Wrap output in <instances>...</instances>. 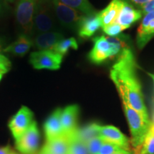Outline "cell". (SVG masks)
<instances>
[{
    "label": "cell",
    "instance_id": "1",
    "mask_svg": "<svg viewBox=\"0 0 154 154\" xmlns=\"http://www.w3.org/2000/svg\"><path fill=\"white\" fill-rule=\"evenodd\" d=\"M136 62L130 48L123 50L110 70V78L121 99L128 102L146 121L151 122L136 73Z\"/></svg>",
    "mask_w": 154,
    "mask_h": 154
},
{
    "label": "cell",
    "instance_id": "2",
    "mask_svg": "<svg viewBox=\"0 0 154 154\" xmlns=\"http://www.w3.org/2000/svg\"><path fill=\"white\" fill-rule=\"evenodd\" d=\"M94 47L88 54V59L95 64H100L108 59L119 57L126 46V36L119 35L115 37L105 36L93 38Z\"/></svg>",
    "mask_w": 154,
    "mask_h": 154
},
{
    "label": "cell",
    "instance_id": "3",
    "mask_svg": "<svg viewBox=\"0 0 154 154\" xmlns=\"http://www.w3.org/2000/svg\"><path fill=\"white\" fill-rule=\"evenodd\" d=\"M121 99L131 134V143L134 149H136L143 144L152 122L146 121L137 111L133 109L128 104L126 100L124 99Z\"/></svg>",
    "mask_w": 154,
    "mask_h": 154
},
{
    "label": "cell",
    "instance_id": "4",
    "mask_svg": "<svg viewBox=\"0 0 154 154\" xmlns=\"http://www.w3.org/2000/svg\"><path fill=\"white\" fill-rule=\"evenodd\" d=\"M51 0H38L34 17L33 30L41 34L54 28V19L49 2Z\"/></svg>",
    "mask_w": 154,
    "mask_h": 154
},
{
    "label": "cell",
    "instance_id": "5",
    "mask_svg": "<svg viewBox=\"0 0 154 154\" xmlns=\"http://www.w3.org/2000/svg\"><path fill=\"white\" fill-rule=\"evenodd\" d=\"M38 0H19L15 10L16 18L19 26L26 35L33 31L34 17Z\"/></svg>",
    "mask_w": 154,
    "mask_h": 154
},
{
    "label": "cell",
    "instance_id": "6",
    "mask_svg": "<svg viewBox=\"0 0 154 154\" xmlns=\"http://www.w3.org/2000/svg\"><path fill=\"white\" fill-rule=\"evenodd\" d=\"M52 6L56 16L61 25L69 29L77 30L85 15L60 2L59 0H52Z\"/></svg>",
    "mask_w": 154,
    "mask_h": 154
},
{
    "label": "cell",
    "instance_id": "7",
    "mask_svg": "<svg viewBox=\"0 0 154 154\" xmlns=\"http://www.w3.org/2000/svg\"><path fill=\"white\" fill-rule=\"evenodd\" d=\"M62 59L63 56L53 50H44L31 54L29 61L36 69L57 70L60 68Z\"/></svg>",
    "mask_w": 154,
    "mask_h": 154
},
{
    "label": "cell",
    "instance_id": "8",
    "mask_svg": "<svg viewBox=\"0 0 154 154\" xmlns=\"http://www.w3.org/2000/svg\"><path fill=\"white\" fill-rule=\"evenodd\" d=\"M34 121V113L28 107L23 106L11 117L9 128L15 140L18 139L29 128Z\"/></svg>",
    "mask_w": 154,
    "mask_h": 154
},
{
    "label": "cell",
    "instance_id": "9",
    "mask_svg": "<svg viewBox=\"0 0 154 154\" xmlns=\"http://www.w3.org/2000/svg\"><path fill=\"white\" fill-rule=\"evenodd\" d=\"M39 142V131L37 124L33 121L28 130L16 140V148L22 154H34L37 151Z\"/></svg>",
    "mask_w": 154,
    "mask_h": 154
},
{
    "label": "cell",
    "instance_id": "10",
    "mask_svg": "<svg viewBox=\"0 0 154 154\" xmlns=\"http://www.w3.org/2000/svg\"><path fill=\"white\" fill-rule=\"evenodd\" d=\"M98 132L99 137L104 141L115 144L126 151L131 150V143L129 138L116 127L110 125L101 126L99 124Z\"/></svg>",
    "mask_w": 154,
    "mask_h": 154
},
{
    "label": "cell",
    "instance_id": "11",
    "mask_svg": "<svg viewBox=\"0 0 154 154\" xmlns=\"http://www.w3.org/2000/svg\"><path fill=\"white\" fill-rule=\"evenodd\" d=\"M154 37V11L144 14L137 30L136 44L139 49H143L146 45Z\"/></svg>",
    "mask_w": 154,
    "mask_h": 154
},
{
    "label": "cell",
    "instance_id": "12",
    "mask_svg": "<svg viewBox=\"0 0 154 154\" xmlns=\"http://www.w3.org/2000/svg\"><path fill=\"white\" fill-rule=\"evenodd\" d=\"M143 14L139 9L135 8L130 4L124 0L122 7L117 17L116 22L120 24L125 30L132 26L134 23L142 18Z\"/></svg>",
    "mask_w": 154,
    "mask_h": 154
},
{
    "label": "cell",
    "instance_id": "13",
    "mask_svg": "<svg viewBox=\"0 0 154 154\" xmlns=\"http://www.w3.org/2000/svg\"><path fill=\"white\" fill-rule=\"evenodd\" d=\"M62 109L58 108L49 116L44 123V132L47 140H51L64 135L61 121Z\"/></svg>",
    "mask_w": 154,
    "mask_h": 154
},
{
    "label": "cell",
    "instance_id": "14",
    "mask_svg": "<svg viewBox=\"0 0 154 154\" xmlns=\"http://www.w3.org/2000/svg\"><path fill=\"white\" fill-rule=\"evenodd\" d=\"M79 113V106L76 104L67 106L62 109L61 121L63 134L65 135H69L78 128L77 121H78Z\"/></svg>",
    "mask_w": 154,
    "mask_h": 154
},
{
    "label": "cell",
    "instance_id": "15",
    "mask_svg": "<svg viewBox=\"0 0 154 154\" xmlns=\"http://www.w3.org/2000/svg\"><path fill=\"white\" fill-rule=\"evenodd\" d=\"M101 27V23L98 13L93 16H84L79 25L77 32L82 38H91Z\"/></svg>",
    "mask_w": 154,
    "mask_h": 154
},
{
    "label": "cell",
    "instance_id": "16",
    "mask_svg": "<svg viewBox=\"0 0 154 154\" xmlns=\"http://www.w3.org/2000/svg\"><path fill=\"white\" fill-rule=\"evenodd\" d=\"M63 35L60 32H47L38 34L34 39V45L39 51L53 50L58 42L63 39Z\"/></svg>",
    "mask_w": 154,
    "mask_h": 154
},
{
    "label": "cell",
    "instance_id": "17",
    "mask_svg": "<svg viewBox=\"0 0 154 154\" xmlns=\"http://www.w3.org/2000/svg\"><path fill=\"white\" fill-rule=\"evenodd\" d=\"M124 0H112L106 8L98 12L101 23V28L112 24L116 21Z\"/></svg>",
    "mask_w": 154,
    "mask_h": 154
},
{
    "label": "cell",
    "instance_id": "18",
    "mask_svg": "<svg viewBox=\"0 0 154 154\" xmlns=\"http://www.w3.org/2000/svg\"><path fill=\"white\" fill-rule=\"evenodd\" d=\"M69 135L64 134L55 139L47 140L42 151L50 154H69Z\"/></svg>",
    "mask_w": 154,
    "mask_h": 154
},
{
    "label": "cell",
    "instance_id": "19",
    "mask_svg": "<svg viewBox=\"0 0 154 154\" xmlns=\"http://www.w3.org/2000/svg\"><path fill=\"white\" fill-rule=\"evenodd\" d=\"M34 42L26 34H22L8 47L4 49V52L10 53L17 57H24L29 51Z\"/></svg>",
    "mask_w": 154,
    "mask_h": 154
},
{
    "label": "cell",
    "instance_id": "20",
    "mask_svg": "<svg viewBox=\"0 0 154 154\" xmlns=\"http://www.w3.org/2000/svg\"><path fill=\"white\" fill-rule=\"evenodd\" d=\"M59 1L71 8L79 11L85 16H93L98 13L94 9L91 3L88 2V0H59Z\"/></svg>",
    "mask_w": 154,
    "mask_h": 154
},
{
    "label": "cell",
    "instance_id": "21",
    "mask_svg": "<svg viewBox=\"0 0 154 154\" xmlns=\"http://www.w3.org/2000/svg\"><path fill=\"white\" fill-rule=\"evenodd\" d=\"M76 130L69 135V154H90L86 143L77 136Z\"/></svg>",
    "mask_w": 154,
    "mask_h": 154
},
{
    "label": "cell",
    "instance_id": "22",
    "mask_svg": "<svg viewBox=\"0 0 154 154\" xmlns=\"http://www.w3.org/2000/svg\"><path fill=\"white\" fill-rule=\"evenodd\" d=\"M78 42L74 37H70L68 38H63L56 44L53 51L61 56L66 55L70 49H78Z\"/></svg>",
    "mask_w": 154,
    "mask_h": 154
},
{
    "label": "cell",
    "instance_id": "23",
    "mask_svg": "<svg viewBox=\"0 0 154 154\" xmlns=\"http://www.w3.org/2000/svg\"><path fill=\"white\" fill-rule=\"evenodd\" d=\"M98 126H99V124L93 123V124L88 125L84 128H78L76 130L77 136L86 143L88 140L91 138L96 137V136H99Z\"/></svg>",
    "mask_w": 154,
    "mask_h": 154
},
{
    "label": "cell",
    "instance_id": "24",
    "mask_svg": "<svg viewBox=\"0 0 154 154\" xmlns=\"http://www.w3.org/2000/svg\"><path fill=\"white\" fill-rule=\"evenodd\" d=\"M141 149L144 154H154V121L151 123L149 131L141 145Z\"/></svg>",
    "mask_w": 154,
    "mask_h": 154
},
{
    "label": "cell",
    "instance_id": "25",
    "mask_svg": "<svg viewBox=\"0 0 154 154\" xmlns=\"http://www.w3.org/2000/svg\"><path fill=\"white\" fill-rule=\"evenodd\" d=\"M104 140L101 139L99 136H96L86 142V145L90 154H98L103 145Z\"/></svg>",
    "mask_w": 154,
    "mask_h": 154
},
{
    "label": "cell",
    "instance_id": "26",
    "mask_svg": "<svg viewBox=\"0 0 154 154\" xmlns=\"http://www.w3.org/2000/svg\"><path fill=\"white\" fill-rule=\"evenodd\" d=\"M102 29L106 34H107L109 36H111V37L119 36L121 34V32L125 30L120 24H119L116 22L108 25V26H104V27H102Z\"/></svg>",
    "mask_w": 154,
    "mask_h": 154
},
{
    "label": "cell",
    "instance_id": "27",
    "mask_svg": "<svg viewBox=\"0 0 154 154\" xmlns=\"http://www.w3.org/2000/svg\"><path fill=\"white\" fill-rule=\"evenodd\" d=\"M124 150L121 149L119 146L115 145L113 143H109V142H103V145L101 146L100 151L98 154H113L116 152Z\"/></svg>",
    "mask_w": 154,
    "mask_h": 154
},
{
    "label": "cell",
    "instance_id": "28",
    "mask_svg": "<svg viewBox=\"0 0 154 154\" xmlns=\"http://www.w3.org/2000/svg\"><path fill=\"white\" fill-rule=\"evenodd\" d=\"M3 52L4 49L0 42V71L5 74L10 70L11 63L8 58L3 54Z\"/></svg>",
    "mask_w": 154,
    "mask_h": 154
},
{
    "label": "cell",
    "instance_id": "29",
    "mask_svg": "<svg viewBox=\"0 0 154 154\" xmlns=\"http://www.w3.org/2000/svg\"><path fill=\"white\" fill-rule=\"evenodd\" d=\"M140 10L143 15L147 14V13L151 12V11H154V0H150L149 2L144 5L140 9Z\"/></svg>",
    "mask_w": 154,
    "mask_h": 154
},
{
    "label": "cell",
    "instance_id": "30",
    "mask_svg": "<svg viewBox=\"0 0 154 154\" xmlns=\"http://www.w3.org/2000/svg\"><path fill=\"white\" fill-rule=\"evenodd\" d=\"M125 2L130 4L131 5H132L133 7H134L135 8L139 9L141 8L144 5H146V3L149 2L150 0H124Z\"/></svg>",
    "mask_w": 154,
    "mask_h": 154
},
{
    "label": "cell",
    "instance_id": "31",
    "mask_svg": "<svg viewBox=\"0 0 154 154\" xmlns=\"http://www.w3.org/2000/svg\"><path fill=\"white\" fill-rule=\"evenodd\" d=\"M13 151L9 146L0 148V154H11Z\"/></svg>",
    "mask_w": 154,
    "mask_h": 154
},
{
    "label": "cell",
    "instance_id": "32",
    "mask_svg": "<svg viewBox=\"0 0 154 154\" xmlns=\"http://www.w3.org/2000/svg\"><path fill=\"white\" fill-rule=\"evenodd\" d=\"M113 154H134V151H133V150H130V151L122 150V151L116 152Z\"/></svg>",
    "mask_w": 154,
    "mask_h": 154
},
{
    "label": "cell",
    "instance_id": "33",
    "mask_svg": "<svg viewBox=\"0 0 154 154\" xmlns=\"http://www.w3.org/2000/svg\"><path fill=\"white\" fill-rule=\"evenodd\" d=\"M134 154H144L141 149V146H138L136 149H134Z\"/></svg>",
    "mask_w": 154,
    "mask_h": 154
},
{
    "label": "cell",
    "instance_id": "34",
    "mask_svg": "<svg viewBox=\"0 0 154 154\" xmlns=\"http://www.w3.org/2000/svg\"><path fill=\"white\" fill-rule=\"evenodd\" d=\"M4 10V2L3 0H0V14Z\"/></svg>",
    "mask_w": 154,
    "mask_h": 154
},
{
    "label": "cell",
    "instance_id": "35",
    "mask_svg": "<svg viewBox=\"0 0 154 154\" xmlns=\"http://www.w3.org/2000/svg\"><path fill=\"white\" fill-rule=\"evenodd\" d=\"M148 75L150 76V77L151 78V79L153 80V86H154V74H151V73H147Z\"/></svg>",
    "mask_w": 154,
    "mask_h": 154
},
{
    "label": "cell",
    "instance_id": "36",
    "mask_svg": "<svg viewBox=\"0 0 154 154\" xmlns=\"http://www.w3.org/2000/svg\"><path fill=\"white\" fill-rule=\"evenodd\" d=\"M38 154H50V153H47V152L43 151H42V150H41V151L39 152V153H38Z\"/></svg>",
    "mask_w": 154,
    "mask_h": 154
},
{
    "label": "cell",
    "instance_id": "37",
    "mask_svg": "<svg viewBox=\"0 0 154 154\" xmlns=\"http://www.w3.org/2000/svg\"><path fill=\"white\" fill-rule=\"evenodd\" d=\"M3 75H4V74L2 72H1V71H0V81H1V79H2V76H3Z\"/></svg>",
    "mask_w": 154,
    "mask_h": 154
},
{
    "label": "cell",
    "instance_id": "38",
    "mask_svg": "<svg viewBox=\"0 0 154 154\" xmlns=\"http://www.w3.org/2000/svg\"><path fill=\"white\" fill-rule=\"evenodd\" d=\"M7 2H14V0H7Z\"/></svg>",
    "mask_w": 154,
    "mask_h": 154
},
{
    "label": "cell",
    "instance_id": "39",
    "mask_svg": "<svg viewBox=\"0 0 154 154\" xmlns=\"http://www.w3.org/2000/svg\"><path fill=\"white\" fill-rule=\"evenodd\" d=\"M11 154H18V153H16V152L13 151V152H12V153H11Z\"/></svg>",
    "mask_w": 154,
    "mask_h": 154
},
{
    "label": "cell",
    "instance_id": "40",
    "mask_svg": "<svg viewBox=\"0 0 154 154\" xmlns=\"http://www.w3.org/2000/svg\"><path fill=\"white\" fill-rule=\"evenodd\" d=\"M153 121H154V113H153Z\"/></svg>",
    "mask_w": 154,
    "mask_h": 154
}]
</instances>
